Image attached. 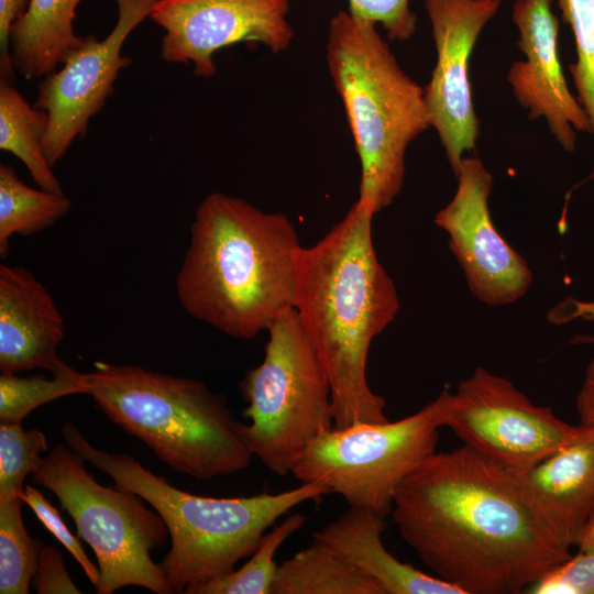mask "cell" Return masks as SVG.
<instances>
[{"label":"cell","instance_id":"12","mask_svg":"<svg viewBox=\"0 0 594 594\" xmlns=\"http://www.w3.org/2000/svg\"><path fill=\"white\" fill-rule=\"evenodd\" d=\"M289 0H157L150 19L164 30L165 62L194 65V74L217 73L216 52L237 43H258L272 53L294 38Z\"/></svg>","mask_w":594,"mask_h":594},{"label":"cell","instance_id":"3","mask_svg":"<svg viewBox=\"0 0 594 594\" xmlns=\"http://www.w3.org/2000/svg\"><path fill=\"white\" fill-rule=\"evenodd\" d=\"M300 246L286 216L211 193L195 211L177 297L193 318L250 340L294 308Z\"/></svg>","mask_w":594,"mask_h":594},{"label":"cell","instance_id":"7","mask_svg":"<svg viewBox=\"0 0 594 594\" xmlns=\"http://www.w3.org/2000/svg\"><path fill=\"white\" fill-rule=\"evenodd\" d=\"M260 365L240 383L248 403L237 431L253 457L284 476L306 447L333 427L331 386L295 308L274 320Z\"/></svg>","mask_w":594,"mask_h":594},{"label":"cell","instance_id":"21","mask_svg":"<svg viewBox=\"0 0 594 594\" xmlns=\"http://www.w3.org/2000/svg\"><path fill=\"white\" fill-rule=\"evenodd\" d=\"M47 127L44 110L32 107L12 82L0 81V150L22 161L40 188L63 193L43 150Z\"/></svg>","mask_w":594,"mask_h":594},{"label":"cell","instance_id":"24","mask_svg":"<svg viewBox=\"0 0 594 594\" xmlns=\"http://www.w3.org/2000/svg\"><path fill=\"white\" fill-rule=\"evenodd\" d=\"M20 498L0 501V593L26 594L34 578L42 542L23 522Z\"/></svg>","mask_w":594,"mask_h":594},{"label":"cell","instance_id":"25","mask_svg":"<svg viewBox=\"0 0 594 594\" xmlns=\"http://www.w3.org/2000/svg\"><path fill=\"white\" fill-rule=\"evenodd\" d=\"M87 395L85 373H79L69 365L52 374L18 376L0 375V424H21L35 408L54 399L75 395Z\"/></svg>","mask_w":594,"mask_h":594},{"label":"cell","instance_id":"19","mask_svg":"<svg viewBox=\"0 0 594 594\" xmlns=\"http://www.w3.org/2000/svg\"><path fill=\"white\" fill-rule=\"evenodd\" d=\"M82 0H31L11 31V58L24 79L45 77L82 42L74 30Z\"/></svg>","mask_w":594,"mask_h":594},{"label":"cell","instance_id":"15","mask_svg":"<svg viewBox=\"0 0 594 594\" xmlns=\"http://www.w3.org/2000/svg\"><path fill=\"white\" fill-rule=\"evenodd\" d=\"M551 3L552 0L514 2L512 19L525 58L510 65L507 81L528 118H543L560 146L572 153L576 132L593 134V125L563 74L558 54L559 21Z\"/></svg>","mask_w":594,"mask_h":594},{"label":"cell","instance_id":"1","mask_svg":"<svg viewBox=\"0 0 594 594\" xmlns=\"http://www.w3.org/2000/svg\"><path fill=\"white\" fill-rule=\"evenodd\" d=\"M391 516L424 564L464 594L525 593L571 556L537 520L512 473L464 444L409 473Z\"/></svg>","mask_w":594,"mask_h":594},{"label":"cell","instance_id":"8","mask_svg":"<svg viewBox=\"0 0 594 594\" xmlns=\"http://www.w3.org/2000/svg\"><path fill=\"white\" fill-rule=\"evenodd\" d=\"M85 461L67 444L57 443L32 479L54 493L78 537L94 550L100 572L96 592L112 594L136 585L155 594L173 593L151 558V551L169 537L164 519L134 492L98 483Z\"/></svg>","mask_w":594,"mask_h":594},{"label":"cell","instance_id":"30","mask_svg":"<svg viewBox=\"0 0 594 594\" xmlns=\"http://www.w3.org/2000/svg\"><path fill=\"white\" fill-rule=\"evenodd\" d=\"M348 11L356 18L380 23L391 41H407L416 32L417 16L409 0H349Z\"/></svg>","mask_w":594,"mask_h":594},{"label":"cell","instance_id":"2","mask_svg":"<svg viewBox=\"0 0 594 594\" xmlns=\"http://www.w3.org/2000/svg\"><path fill=\"white\" fill-rule=\"evenodd\" d=\"M375 211L358 199L341 221L296 256L294 308L331 386L333 428L385 422V399L366 377L375 337L395 319V284L373 245Z\"/></svg>","mask_w":594,"mask_h":594},{"label":"cell","instance_id":"11","mask_svg":"<svg viewBox=\"0 0 594 594\" xmlns=\"http://www.w3.org/2000/svg\"><path fill=\"white\" fill-rule=\"evenodd\" d=\"M157 0H116L118 19L103 38L90 34L64 58L61 68L43 77L34 106L48 116L43 150L51 166L82 138L90 119L113 92L120 70L132 59L122 47L150 13Z\"/></svg>","mask_w":594,"mask_h":594},{"label":"cell","instance_id":"22","mask_svg":"<svg viewBox=\"0 0 594 594\" xmlns=\"http://www.w3.org/2000/svg\"><path fill=\"white\" fill-rule=\"evenodd\" d=\"M72 207L64 193L34 189L10 165H0V255L4 257L13 234L32 235L65 216Z\"/></svg>","mask_w":594,"mask_h":594},{"label":"cell","instance_id":"26","mask_svg":"<svg viewBox=\"0 0 594 594\" xmlns=\"http://www.w3.org/2000/svg\"><path fill=\"white\" fill-rule=\"evenodd\" d=\"M48 451L45 435L21 424H0V501L20 498L24 480L43 463Z\"/></svg>","mask_w":594,"mask_h":594},{"label":"cell","instance_id":"17","mask_svg":"<svg viewBox=\"0 0 594 594\" xmlns=\"http://www.w3.org/2000/svg\"><path fill=\"white\" fill-rule=\"evenodd\" d=\"M64 336L65 322L48 289L26 268L1 264V373L65 369L57 354Z\"/></svg>","mask_w":594,"mask_h":594},{"label":"cell","instance_id":"4","mask_svg":"<svg viewBox=\"0 0 594 594\" xmlns=\"http://www.w3.org/2000/svg\"><path fill=\"white\" fill-rule=\"evenodd\" d=\"M61 431L66 444L109 475L114 486L140 495L162 516L172 544L158 564L173 593L230 573L282 516L331 493L323 482L312 481L275 494L199 496L178 490L129 454L96 448L70 421Z\"/></svg>","mask_w":594,"mask_h":594},{"label":"cell","instance_id":"18","mask_svg":"<svg viewBox=\"0 0 594 594\" xmlns=\"http://www.w3.org/2000/svg\"><path fill=\"white\" fill-rule=\"evenodd\" d=\"M385 528V518L349 507L312 539L373 579L384 594H464L455 585L395 558L382 541Z\"/></svg>","mask_w":594,"mask_h":594},{"label":"cell","instance_id":"27","mask_svg":"<svg viewBox=\"0 0 594 594\" xmlns=\"http://www.w3.org/2000/svg\"><path fill=\"white\" fill-rule=\"evenodd\" d=\"M558 4L575 41L576 61L569 65V72L594 134V0H558ZM587 180H594V167Z\"/></svg>","mask_w":594,"mask_h":594},{"label":"cell","instance_id":"13","mask_svg":"<svg viewBox=\"0 0 594 594\" xmlns=\"http://www.w3.org/2000/svg\"><path fill=\"white\" fill-rule=\"evenodd\" d=\"M437 62L424 88L430 125L455 177L465 153L475 151L480 122L469 78L475 43L501 0H424Z\"/></svg>","mask_w":594,"mask_h":594},{"label":"cell","instance_id":"33","mask_svg":"<svg viewBox=\"0 0 594 594\" xmlns=\"http://www.w3.org/2000/svg\"><path fill=\"white\" fill-rule=\"evenodd\" d=\"M572 342L578 344H594V336H575ZM576 410L580 424L594 430V356L585 370L584 378L576 396Z\"/></svg>","mask_w":594,"mask_h":594},{"label":"cell","instance_id":"34","mask_svg":"<svg viewBox=\"0 0 594 594\" xmlns=\"http://www.w3.org/2000/svg\"><path fill=\"white\" fill-rule=\"evenodd\" d=\"M548 319L557 324L576 319L594 320V300L585 301L566 298L549 311Z\"/></svg>","mask_w":594,"mask_h":594},{"label":"cell","instance_id":"32","mask_svg":"<svg viewBox=\"0 0 594 594\" xmlns=\"http://www.w3.org/2000/svg\"><path fill=\"white\" fill-rule=\"evenodd\" d=\"M31 0H0V81L12 82L15 69L11 58V31L26 12Z\"/></svg>","mask_w":594,"mask_h":594},{"label":"cell","instance_id":"16","mask_svg":"<svg viewBox=\"0 0 594 594\" xmlns=\"http://www.w3.org/2000/svg\"><path fill=\"white\" fill-rule=\"evenodd\" d=\"M509 472L546 531L566 549L576 546L594 519V430L528 468Z\"/></svg>","mask_w":594,"mask_h":594},{"label":"cell","instance_id":"5","mask_svg":"<svg viewBox=\"0 0 594 594\" xmlns=\"http://www.w3.org/2000/svg\"><path fill=\"white\" fill-rule=\"evenodd\" d=\"M326 59L361 163L358 199L377 213L403 188L409 144L431 128L424 88L403 70L376 23L348 10L329 22Z\"/></svg>","mask_w":594,"mask_h":594},{"label":"cell","instance_id":"28","mask_svg":"<svg viewBox=\"0 0 594 594\" xmlns=\"http://www.w3.org/2000/svg\"><path fill=\"white\" fill-rule=\"evenodd\" d=\"M528 594H594V552L579 551L552 566L526 591Z\"/></svg>","mask_w":594,"mask_h":594},{"label":"cell","instance_id":"20","mask_svg":"<svg viewBox=\"0 0 594 594\" xmlns=\"http://www.w3.org/2000/svg\"><path fill=\"white\" fill-rule=\"evenodd\" d=\"M272 594L384 593L373 579L312 539L278 565Z\"/></svg>","mask_w":594,"mask_h":594},{"label":"cell","instance_id":"14","mask_svg":"<svg viewBox=\"0 0 594 594\" xmlns=\"http://www.w3.org/2000/svg\"><path fill=\"white\" fill-rule=\"evenodd\" d=\"M457 179L455 194L435 223L449 235L471 293L488 306L510 305L526 295L532 272L493 223V176L479 157L464 156Z\"/></svg>","mask_w":594,"mask_h":594},{"label":"cell","instance_id":"6","mask_svg":"<svg viewBox=\"0 0 594 594\" xmlns=\"http://www.w3.org/2000/svg\"><path fill=\"white\" fill-rule=\"evenodd\" d=\"M87 395L170 469L210 480L249 468L252 454L222 396L202 382L136 365L96 362Z\"/></svg>","mask_w":594,"mask_h":594},{"label":"cell","instance_id":"31","mask_svg":"<svg viewBox=\"0 0 594 594\" xmlns=\"http://www.w3.org/2000/svg\"><path fill=\"white\" fill-rule=\"evenodd\" d=\"M33 579L38 594L81 593L69 576L61 550L53 544H43Z\"/></svg>","mask_w":594,"mask_h":594},{"label":"cell","instance_id":"23","mask_svg":"<svg viewBox=\"0 0 594 594\" xmlns=\"http://www.w3.org/2000/svg\"><path fill=\"white\" fill-rule=\"evenodd\" d=\"M300 513L288 515L266 532L251 559L228 574L188 586L185 594H272L278 564L275 554L306 522Z\"/></svg>","mask_w":594,"mask_h":594},{"label":"cell","instance_id":"9","mask_svg":"<svg viewBox=\"0 0 594 594\" xmlns=\"http://www.w3.org/2000/svg\"><path fill=\"white\" fill-rule=\"evenodd\" d=\"M440 428L435 400L396 421L332 427L306 447L292 474L386 519L399 484L436 452Z\"/></svg>","mask_w":594,"mask_h":594},{"label":"cell","instance_id":"10","mask_svg":"<svg viewBox=\"0 0 594 594\" xmlns=\"http://www.w3.org/2000/svg\"><path fill=\"white\" fill-rule=\"evenodd\" d=\"M442 427L463 444L509 471L528 468L584 437L591 428L571 425L534 404L507 378L477 367L457 392L436 399Z\"/></svg>","mask_w":594,"mask_h":594},{"label":"cell","instance_id":"35","mask_svg":"<svg viewBox=\"0 0 594 594\" xmlns=\"http://www.w3.org/2000/svg\"><path fill=\"white\" fill-rule=\"evenodd\" d=\"M576 546L579 551L594 552V519L586 527Z\"/></svg>","mask_w":594,"mask_h":594},{"label":"cell","instance_id":"29","mask_svg":"<svg viewBox=\"0 0 594 594\" xmlns=\"http://www.w3.org/2000/svg\"><path fill=\"white\" fill-rule=\"evenodd\" d=\"M20 499L32 508L44 527L70 552L89 581L99 582V568L86 554L79 539L70 532L59 512L34 486L25 485Z\"/></svg>","mask_w":594,"mask_h":594}]
</instances>
